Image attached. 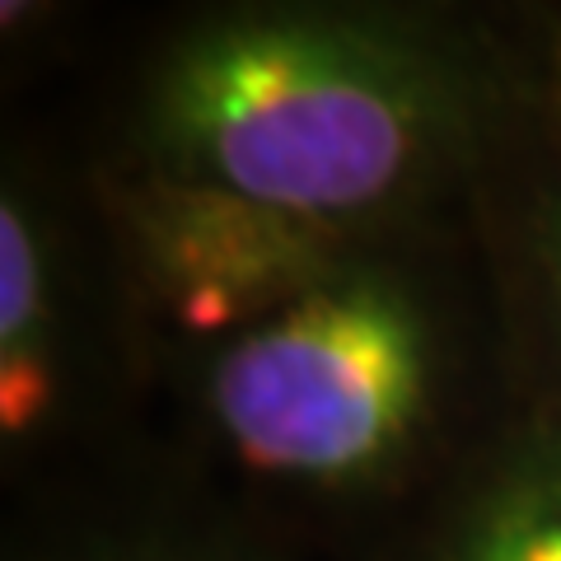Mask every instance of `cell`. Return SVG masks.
Segmentation results:
<instances>
[{
	"label": "cell",
	"mask_w": 561,
	"mask_h": 561,
	"mask_svg": "<svg viewBox=\"0 0 561 561\" xmlns=\"http://www.w3.org/2000/svg\"><path fill=\"white\" fill-rule=\"evenodd\" d=\"M5 561H300L280 529L206 491H113L51 501Z\"/></svg>",
	"instance_id": "cell-7"
},
{
	"label": "cell",
	"mask_w": 561,
	"mask_h": 561,
	"mask_svg": "<svg viewBox=\"0 0 561 561\" xmlns=\"http://www.w3.org/2000/svg\"><path fill=\"white\" fill-rule=\"evenodd\" d=\"M84 183L140 375H164L169 365L267 319L375 239L103 160Z\"/></svg>",
	"instance_id": "cell-3"
},
{
	"label": "cell",
	"mask_w": 561,
	"mask_h": 561,
	"mask_svg": "<svg viewBox=\"0 0 561 561\" xmlns=\"http://www.w3.org/2000/svg\"><path fill=\"white\" fill-rule=\"evenodd\" d=\"M375 561H561V398L511 383Z\"/></svg>",
	"instance_id": "cell-5"
},
{
	"label": "cell",
	"mask_w": 561,
	"mask_h": 561,
	"mask_svg": "<svg viewBox=\"0 0 561 561\" xmlns=\"http://www.w3.org/2000/svg\"><path fill=\"white\" fill-rule=\"evenodd\" d=\"M557 80L561 20L210 5L136 66L103 164L332 230H412L472 216L491 160Z\"/></svg>",
	"instance_id": "cell-1"
},
{
	"label": "cell",
	"mask_w": 561,
	"mask_h": 561,
	"mask_svg": "<svg viewBox=\"0 0 561 561\" xmlns=\"http://www.w3.org/2000/svg\"><path fill=\"white\" fill-rule=\"evenodd\" d=\"M472 234L511 383L561 398V80L491 160Z\"/></svg>",
	"instance_id": "cell-6"
},
{
	"label": "cell",
	"mask_w": 561,
	"mask_h": 561,
	"mask_svg": "<svg viewBox=\"0 0 561 561\" xmlns=\"http://www.w3.org/2000/svg\"><path fill=\"white\" fill-rule=\"evenodd\" d=\"M90 187V183H84ZM76 202L57 197L24 154L0 173V454L5 468L70 440L94 408L103 370L136 379L113 257L90 253ZM99 216V210H94Z\"/></svg>",
	"instance_id": "cell-4"
},
{
	"label": "cell",
	"mask_w": 561,
	"mask_h": 561,
	"mask_svg": "<svg viewBox=\"0 0 561 561\" xmlns=\"http://www.w3.org/2000/svg\"><path fill=\"white\" fill-rule=\"evenodd\" d=\"M169 375L192 454L253 496L402 515L511 393L472 216L375 234Z\"/></svg>",
	"instance_id": "cell-2"
}]
</instances>
